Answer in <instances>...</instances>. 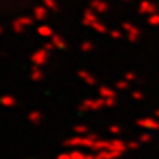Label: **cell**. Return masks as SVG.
I'll use <instances>...</instances> for the list:
<instances>
[{"label": "cell", "instance_id": "cell-1", "mask_svg": "<svg viewBox=\"0 0 159 159\" xmlns=\"http://www.w3.org/2000/svg\"><path fill=\"white\" fill-rule=\"evenodd\" d=\"M139 124L142 125V127L150 128V130H159V122L158 121H153V119H143Z\"/></svg>", "mask_w": 159, "mask_h": 159}, {"label": "cell", "instance_id": "cell-2", "mask_svg": "<svg viewBox=\"0 0 159 159\" xmlns=\"http://www.w3.org/2000/svg\"><path fill=\"white\" fill-rule=\"evenodd\" d=\"M156 116H159V111H156Z\"/></svg>", "mask_w": 159, "mask_h": 159}]
</instances>
